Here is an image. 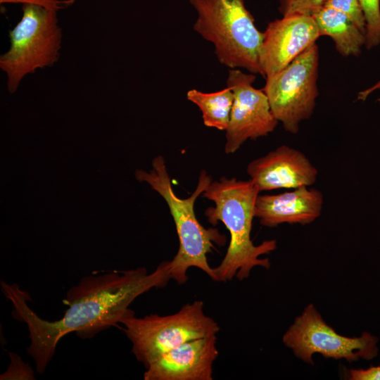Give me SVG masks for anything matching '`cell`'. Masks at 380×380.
I'll list each match as a JSON object with an SVG mask.
<instances>
[{"label": "cell", "instance_id": "ffe728a7", "mask_svg": "<svg viewBox=\"0 0 380 380\" xmlns=\"http://www.w3.org/2000/svg\"><path fill=\"white\" fill-rule=\"evenodd\" d=\"M75 0H0V4H30L43 6L47 9L58 11L75 3Z\"/></svg>", "mask_w": 380, "mask_h": 380}, {"label": "cell", "instance_id": "ac0fdd59", "mask_svg": "<svg viewBox=\"0 0 380 380\" xmlns=\"http://www.w3.org/2000/svg\"><path fill=\"white\" fill-rule=\"evenodd\" d=\"M324 0H279V11L281 15L293 14L312 15L322 5Z\"/></svg>", "mask_w": 380, "mask_h": 380}, {"label": "cell", "instance_id": "3957f363", "mask_svg": "<svg viewBox=\"0 0 380 380\" xmlns=\"http://www.w3.org/2000/svg\"><path fill=\"white\" fill-rule=\"evenodd\" d=\"M152 166L153 169L149 172L137 170L135 177L140 182H147L165 199L172 216L179 239V248L173 259L169 261L171 279L179 284L186 283L188 269L194 267L217 281L214 268L208 262L207 255L215 248V243L224 245L226 237L217 229L205 228L198 222L194 211L195 201L211 183L210 177L206 171L202 170L193 194L186 198H181L172 188L163 157L155 158Z\"/></svg>", "mask_w": 380, "mask_h": 380}, {"label": "cell", "instance_id": "9a60e30c", "mask_svg": "<svg viewBox=\"0 0 380 380\" xmlns=\"http://www.w3.org/2000/svg\"><path fill=\"white\" fill-rule=\"evenodd\" d=\"M186 97L199 108L206 127L227 129L234 102V93L229 87L212 93L194 89L188 91Z\"/></svg>", "mask_w": 380, "mask_h": 380}, {"label": "cell", "instance_id": "6da1fadb", "mask_svg": "<svg viewBox=\"0 0 380 380\" xmlns=\"http://www.w3.org/2000/svg\"><path fill=\"white\" fill-rule=\"evenodd\" d=\"M170 279L169 261L161 262L151 273L139 267L85 276L68 290L63 300L68 308L55 321L44 320L30 309L27 304L30 298L18 285L3 281L1 285L13 304V317L27 326L30 343L27 351L37 373L42 374L63 336L76 332L82 339L91 338L117 326L134 314L129 307L137 297L153 288L165 286Z\"/></svg>", "mask_w": 380, "mask_h": 380}, {"label": "cell", "instance_id": "d6986e66", "mask_svg": "<svg viewBox=\"0 0 380 380\" xmlns=\"http://www.w3.org/2000/svg\"><path fill=\"white\" fill-rule=\"evenodd\" d=\"M13 367L17 368V370L8 374H1V379H34L32 369L28 365L23 362L21 358L16 354L9 353Z\"/></svg>", "mask_w": 380, "mask_h": 380}, {"label": "cell", "instance_id": "2e32d148", "mask_svg": "<svg viewBox=\"0 0 380 380\" xmlns=\"http://www.w3.org/2000/svg\"><path fill=\"white\" fill-rule=\"evenodd\" d=\"M365 20V42L367 49L380 44V0H359Z\"/></svg>", "mask_w": 380, "mask_h": 380}, {"label": "cell", "instance_id": "277c9868", "mask_svg": "<svg viewBox=\"0 0 380 380\" xmlns=\"http://www.w3.org/2000/svg\"><path fill=\"white\" fill-rule=\"evenodd\" d=\"M197 12L194 30L211 42L219 62L260 74V56L263 32L243 0H188Z\"/></svg>", "mask_w": 380, "mask_h": 380}, {"label": "cell", "instance_id": "5b68a950", "mask_svg": "<svg viewBox=\"0 0 380 380\" xmlns=\"http://www.w3.org/2000/svg\"><path fill=\"white\" fill-rule=\"evenodd\" d=\"M22 10L21 19L8 32L9 49L0 56V68L6 75L11 94L26 75L53 65L62 43L57 11L30 4H23Z\"/></svg>", "mask_w": 380, "mask_h": 380}, {"label": "cell", "instance_id": "30bf717a", "mask_svg": "<svg viewBox=\"0 0 380 380\" xmlns=\"http://www.w3.org/2000/svg\"><path fill=\"white\" fill-rule=\"evenodd\" d=\"M319 37L312 15L293 14L270 22L260 50L262 75L266 78L286 68Z\"/></svg>", "mask_w": 380, "mask_h": 380}, {"label": "cell", "instance_id": "9c48e42d", "mask_svg": "<svg viewBox=\"0 0 380 380\" xmlns=\"http://www.w3.org/2000/svg\"><path fill=\"white\" fill-rule=\"evenodd\" d=\"M255 76L231 69L227 86L234 93V102L226 131L224 151L232 153L247 139L255 140L273 132L279 121L274 116L262 89L254 88Z\"/></svg>", "mask_w": 380, "mask_h": 380}, {"label": "cell", "instance_id": "e0dca14e", "mask_svg": "<svg viewBox=\"0 0 380 380\" xmlns=\"http://www.w3.org/2000/svg\"><path fill=\"white\" fill-rule=\"evenodd\" d=\"M322 6L343 12L365 33V20L359 0H324Z\"/></svg>", "mask_w": 380, "mask_h": 380}, {"label": "cell", "instance_id": "8992f818", "mask_svg": "<svg viewBox=\"0 0 380 380\" xmlns=\"http://www.w3.org/2000/svg\"><path fill=\"white\" fill-rule=\"evenodd\" d=\"M203 306L202 300H195L170 315L152 314L137 317L134 314L123 318L120 323L124 326L122 329L132 343V352L137 360L146 367L187 341L217 334L220 327L204 313Z\"/></svg>", "mask_w": 380, "mask_h": 380}, {"label": "cell", "instance_id": "7402d4cb", "mask_svg": "<svg viewBox=\"0 0 380 380\" xmlns=\"http://www.w3.org/2000/svg\"><path fill=\"white\" fill-rule=\"evenodd\" d=\"M380 89V80L372 87L358 93L357 99L365 101L372 92ZM380 101V99H379Z\"/></svg>", "mask_w": 380, "mask_h": 380}, {"label": "cell", "instance_id": "52a82bcc", "mask_svg": "<svg viewBox=\"0 0 380 380\" xmlns=\"http://www.w3.org/2000/svg\"><path fill=\"white\" fill-rule=\"evenodd\" d=\"M319 50L312 44L279 72L266 77L262 89L271 110L286 131L296 134L313 113L319 94Z\"/></svg>", "mask_w": 380, "mask_h": 380}, {"label": "cell", "instance_id": "7a4b0ae2", "mask_svg": "<svg viewBox=\"0 0 380 380\" xmlns=\"http://www.w3.org/2000/svg\"><path fill=\"white\" fill-rule=\"evenodd\" d=\"M260 191L251 180H238L222 177L211 182L203 196L215 203L205 210L208 221L213 225L222 222L230 235L227 253L220 264L214 268L217 281L236 277L241 281L249 277L251 270L260 266L270 267L267 258L260 257L276 249V240L254 245L251 239L255 205Z\"/></svg>", "mask_w": 380, "mask_h": 380}, {"label": "cell", "instance_id": "8fae6325", "mask_svg": "<svg viewBox=\"0 0 380 380\" xmlns=\"http://www.w3.org/2000/svg\"><path fill=\"white\" fill-rule=\"evenodd\" d=\"M216 334L187 341L145 367L144 380H213Z\"/></svg>", "mask_w": 380, "mask_h": 380}, {"label": "cell", "instance_id": "4fadbf2b", "mask_svg": "<svg viewBox=\"0 0 380 380\" xmlns=\"http://www.w3.org/2000/svg\"><path fill=\"white\" fill-rule=\"evenodd\" d=\"M322 193L309 186L275 195H258L255 217L261 225L274 227L283 223L305 225L313 222L322 213Z\"/></svg>", "mask_w": 380, "mask_h": 380}, {"label": "cell", "instance_id": "ba28073f", "mask_svg": "<svg viewBox=\"0 0 380 380\" xmlns=\"http://www.w3.org/2000/svg\"><path fill=\"white\" fill-rule=\"evenodd\" d=\"M283 342L301 360L314 365L312 355L325 358L369 360L377 355L378 338L368 332L359 337L338 334L328 325L312 304L308 305L302 314L283 336Z\"/></svg>", "mask_w": 380, "mask_h": 380}, {"label": "cell", "instance_id": "44dd1931", "mask_svg": "<svg viewBox=\"0 0 380 380\" xmlns=\"http://www.w3.org/2000/svg\"><path fill=\"white\" fill-rule=\"evenodd\" d=\"M348 379L350 380H380V366H372L367 369H350Z\"/></svg>", "mask_w": 380, "mask_h": 380}, {"label": "cell", "instance_id": "7c38bea8", "mask_svg": "<svg viewBox=\"0 0 380 380\" xmlns=\"http://www.w3.org/2000/svg\"><path fill=\"white\" fill-rule=\"evenodd\" d=\"M246 171L260 192L310 186L318 175L317 169L304 153L286 145L251 161Z\"/></svg>", "mask_w": 380, "mask_h": 380}, {"label": "cell", "instance_id": "5bb4252c", "mask_svg": "<svg viewBox=\"0 0 380 380\" xmlns=\"http://www.w3.org/2000/svg\"><path fill=\"white\" fill-rule=\"evenodd\" d=\"M319 35L329 36L343 56H358L365 45V33L343 12L322 6L312 15Z\"/></svg>", "mask_w": 380, "mask_h": 380}]
</instances>
